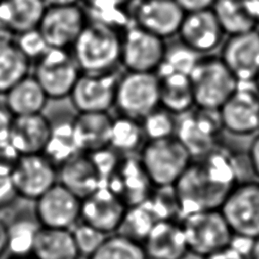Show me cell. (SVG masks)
I'll list each match as a JSON object with an SVG mask.
<instances>
[{
	"instance_id": "obj_44",
	"label": "cell",
	"mask_w": 259,
	"mask_h": 259,
	"mask_svg": "<svg viewBox=\"0 0 259 259\" xmlns=\"http://www.w3.org/2000/svg\"><path fill=\"white\" fill-rule=\"evenodd\" d=\"M14 116L4 104H0V144L8 142Z\"/></svg>"
},
{
	"instance_id": "obj_48",
	"label": "cell",
	"mask_w": 259,
	"mask_h": 259,
	"mask_svg": "<svg viewBox=\"0 0 259 259\" xmlns=\"http://www.w3.org/2000/svg\"><path fill=\"white\" fill-rule=\"evenodd\" d=\"M47 6H59V5H72L80 4L82 0H45Z\"/></svg>"
},
{
	"instance_id": "obj_31",
	"label": "cell",
	"mask_w": 259,
	"mask_h": 259,
	"mask_svg": "<svg viewBox=\"0 0 259 259\" xmlns=\"http://www.w3.org/2000/svg\"><path fill=\"white\" fill-rule=\"evenodd\" d=\"M7 225V251L13 255L31 254L33 242L40 225L34 217L33 210L30 214L20 212L14 215Z\"/></svg>"
},
{
	"instance_id": "obj_47",
	"label": "cell",
	"mask_w": 259,
	"mask_h": 259,
	"mask_svg": "<svg viewBox=\"0 0 259 259\" xmlns=\"http://www.w3.org/2000/svg\"><path fill=\"white\" fill-rule=\"evenodd\" d=\"M245 4L259 24V0H244Z\"/></svg>"
},
{
	"instance_id": "obj_20",
	"label": "cell",
	"mask_w": 259,
	"mask_h": 259,
	"mask_svg": "<svg viewBox=\"0 0 259 259\" xmlns=\"http://www.w3.org/2000/svg\"><path fill=\"white\" fill-rule=\"evenodd\" d=\"M128 206L144 202L154 185L137 155L122 156L115 172L103 183Z\"/></svg>"
},
{
	"instance_id": "obj_32",
	"label": "cell",
	"mask_w": 259,
	"mask_h": 259,
	"mask_svg": "<svg viewBox=\"0 0 259 259\" xmlns=\"http://www.w3.org/2000/svg\"><path fill=\"white\" fill-rule=\"evenodd\" d=\"M42 153L57 167L71 157L82 153L75 139L73 118L60 120L55 123L52 121L51 135Z\"/></svg>"
},
{
	"instance_id": "obj_25",
	"label": "cell",
	"mask_w": 259,
	"mask_h": 259,
	"mask_svg": "<svg viewBox=\"0 0 259 259\" xmlns=\"http://www.w3.org/2000/svg\"><path fill=\"white\" fill-rule=\"evenodd\" d=\"M3 96V104L13 116L41 113L50 100L31 73L15 83Z\"/></svg>"
},
{
	"instance_id": "obj_33",
	"label": "cell",
	"mask_w": 259,
	"mask_h": 259,
	"mask_svg": "<svg viewBox=\"0 0 259 259\" xmlns=\"http://www.w3.org/2000/svg\"><path fill=\"white\" fill-rule=\"evenodd\" d=\"M200 57L199 54L185 46L178 38L175 41H166L164 57L156 74L159 77L169 74L189 76Z\"/></svg>"
},
{
	"instance_id": "obj_4",
	"label": "cell",
	"mask_w": 259,
	"mask_h": 259,
	"mask_svg": "<svg viewBox=\"0 0 259 259\" xmlns=\"http://www.w3.org/2000/svg\"><path fill=\"white\" fill-rule=\"evenodd\" d=\"M196 108L219 110L235 92L239 81L220 56H201L189 75Z\"/></svg>"
},
{
	"instance_id": "obj_39",
	"label": "cell",
	"mask_w": 259,
	"mask_h": 259,
	"mask_svg": "<svg viewBox=\"0 0 259 259\" xmlns=\"http://www.w3.org/2000/svg\"><path fill=\"white\" fill-rule=\"evenodd\" d=\"M13 40L20 52L31 62V64L39 59L50 49L37 27L16 34Z\"/></svg>"
},
{
	"instance_id": "obj_42",
	"label": "cell",
	"mask_w": 259,
	"mask_h": 259,
	"mask_svg": "<svg viewBox=\"0 0 259 259\" xmlns=\"http://www.w3.org/2000/svg\"><path fill=\"white\" fill-rule=\"evenodd\" d=\"M200 259H249L248 253L241 250L234 244L220 249L213 253H210Z\"/></svg>"
},
{
	"instance_id": "obj_45",
	"label": "cell",
	"mask_w": 259,
	"mask_h": 259,
	"mask_svg": "<svg viewBox=\"0 0 259 259\" xmlns=\"http://www.w3.org/2000/svg\"><path fill=\"white\" fill-rule=\"evenodd\" d=\"M175 1L185 11V13L211 8L215 2V0H175Z\"/></svg>"
},
{
	"instance_id": "obj_29",
	"label": "cell",
	"mask_w": 259,
	"mask_h": 259,
	"mask_svg": "<svg viewBox=\"0 0 259 259\" xmlns=\"http://www.w3.org/2000/svg\"><path fill=\"white\" fill-rule=\"evenodd\" d=\"M145 142L146 138L139 119L121 114L112 117L109 147L122 156L137 155Z\"/></svg>"
},
{
	"instance_id": "obj_8",
	"label": "cell",
	"mask_w": 259,
	"mask_h": 259,
	"mask_svg": "<svg viewBox=\"0 0 259 259\" xmlns=\"http://www.w3.org/2000/svg\"><path fill=\"white\" fill-rule=\"evenodd\" d=\"M234 236L259 238V180H242L220 207Z\"/></svg>"
},
{
	"instance_id": "obj_1",
	"label": "cell",
	"mask_w": 259,
	"mask_h": 259,
	"mask_svg": "<svg viewBox=\"0 0 259 259\" xmlns=\"http://www.w3.org/2000/svg\"><path fill=\"white\" fill-rule=\"evenodd\" d=\"M240 172L237 156L221 145L193 160L173 185L180 219L192 212L220 209L230 191L242 181Z\"/></svg>"
},
{
	"instance_id": "obj_6",
	"label": "cell",
	"mask_w": 259,
	"mask_h": 259,
	"mask_svg": "<svg viewBox=\"0 0 259 259\" xmlns=\"http://www.w3.org/2000/svg\"><path fill=\"white\" fill-rule=\"evenodd\" d=\"M160 106V79L154 72H127L119 75L113 108L118 114L141 120Z\"/></svg>"
},
{
	"instance_id": "obj_52",
	"label": "cell",
	"mask_w": 259,
	"mask_h": 259,
	"mask_svg": "<svg viewBox=\"0 0 259 259\" xmlns=\"http://www.w3.org/2000/svg\"><path fill=\"white\" fill-rule=\"evenodd\" d=\"M254 84H255V86H256L257 91L259 92V73L257 74V76H256V78H255V80H254Z\"/></svg>"
},
{
	"instance_id": "obj_28",
	"label": "cell",
	"mask_w": 259,
	"mask_h": 259,
	"mask_svg": "<svg viewBox=\"0 0 259 259\" xmlns=\"http://www.w3.org/2000/svg\"><path fill=\"white\" fill-rule=\"evenodd\" d=\"M226 35L258 29V22L244 0H215L211 7Z\"/></svg>"
},
{
	"instance_id": "obj_23",
	"label": "cell",
	"mask_w": 259,
	"mask_h": 259,
	"mask_svg": "<svg viewBox=\"0 0 259 259\" xmlns=\"http://www.w3.org/2000/svg\"><path fill=\"white\" fill-rule=\"evenodd\" d=\"M58 181L81 199L102 185V180L86 153H79L59 165Z\"/></svg>"
},
{
	"instance_id": "obj_15",
	"label": "cell",
	"mask_w": 259,
	"mask_h": 259,
	"mask_svg": "<svg viewBox=\"0 0 259 259\" xmlns=\"http://www.w3.org/2000/svg\"><path fill=\"white\" fill-rule=\"evenodd\" d=\"M87 22L82 3L48 6L37 28L50 48L71 50Z\"/></svg>"
},
{
	"instance_id": "obj_18",
	"label": "cell",
	"mask_w": 259,
	"mask_h": 259,
	"mask_svg": "<svg viewBox=\"0 0 259 259\" xmlns=\"http://www.w3.org/2000/svg\"><path fill=\"white\" fill-rule=\"evenodd\" d=\"M177 38L200 56L210 55L225 40L223 30L211 8L186 12Z\"/></svg>"
},
{
	"instance_id": "obj_41",
	"label": "cell",
	"mask_w": 259,
	"mask_h": 259,
	"mask_svg": "<svg viewBox=\"0 0 259 259\" xmlns=\"http://www.w3.org/2000/svg\"><path fill=\"white\" fill-rule=\"evenodd\" d=\"M16 197L10 174L0 173V209L9 206Z\"/></svg>"
},
{
	"instance_id": "obj_11",
	"label": "cell",
	"mask_w": 259,
	"mask_h": 259,
	"mask_svg": "<svg viewBox=\"0 0 259 259\" xmlns=\"http://www.w3.org/2000/svg\"><path fill=\"white\" fill-rule=\"evenodd\" d=\"M219 114L223 130L231 135L247 137L259 133V92L254 82H239Z\"/></svg>"
},
{
	"instance_id": "obj_16",
	"label": "cell",
	"mask_w": 259,
	"mask_h": 259,
	"mask_svg": "<svg viewBox=\"0 0 259 259\" xmlns=\"http://www.w3.org/2000/svg\"><path fill=\"white\" fill-rule=\"evenodd\" d=\"M81 200L58 181L33 201L32 210L40 227L71 230L80 222Z\"/></svg>"
},
{
	"instance_id": "obj_12",
	"label": "cell",
	"mask_w": 259,
	"mask_h": 259,
	"mask_svg": "<svg viewBox=\"0 0 259 259\" xmlns=\"http://www.w3.org/2000/svg\"><path fill=\"white\" fill-rule=\"evenodd\" d=\"M119 75L117 70L104 73L82 72L69 96L76 112H109L114 106Z\"/></svg>"
},
{
	"instance_id": "obj_14",
	"label": "cell",
	"mask_w": 259,
	"mask_h": 259,
	"mask_svg": "<svg viewBox=\"0 0 259 259\" xmlns=\"http://www.w3.org/2000/svg\"><path fill=\"white\" fill-rule=\"evenodd\" d=\"M10 177L17 197L34 201L58 182V167L44 153L20 155Z\"/></svg>"
},
{
	"instance_id": "obj_35",
	"label": "cell",
	"mask_w": 259,
	"mask_h": 259,
	"mask_svg": "<svg viewBox=\"0 0 259 259\" xmlns=\"http://www.w3.org/2000/svg\"><path fill=\"white\" fill-rule=\"evenodd\" d=\"M157 222V218L144 201L140 204L127 207L116 233L143 244Z\"/></svg>"
},
{
	"instance_id": "obj_21",
	"label": "cell",
	"mask_w": 259,
	"mask_h": 259,
	"mask_svg": "<svg viewBox=\"0 0 259 259\" xmlns=\"http://www.w3.org/2000/svg\"><path fill=\"white\" fill-rule=\"evenodd\" d=\"M143 246L148 259H184L189 254L180 220L158 221Z\"/></svg>"
},
{
	"instance_id": "obj_10",
	"label": "cell",
	"mask_w": 259,
	"mask_h": 259,
	"mask_svg": "<svg viewBox=\"0 0 259 259\" xmlns=\"http://www.w3.org/2000/svg\"><path fill=\"white\" fill-rule=\"evenodd\" d=\"M196 108V107H195ZM175 137L182 143L193 160L200 159L219 145L223 130L219 110L196 108L177 116Z\"/></svg>"
},
{
	"instance_id": "obj_46",
	"label": "cell",
	"mask_w": 259,
	"mask_h": 259,
	"mask_svg": "<svg viewBox=\"0 0 259 259\" xmlns=\"http://www.w3.org/2000/svg\"><path fill=\"white\" fill-rule=\"evenodd\" d=\"M7 225L6 221L0 217V258L7 252Z\"/></svg>"
},
{
	"instance_id": "obj_2",
	"label": "cell",
	"mask_w": 259,
	"mask_h": 259,
	"mask_svg": "<svg viewBox=\"0 0 259 259\" xmlns=\"http://www.w3.org/2000/svg\"><path fill=\"white\" fill-rule=\"evenodd\" d=\"M121 30L88 20L71 52L83 73H104L120 66Z\"/></svg>"
},
{
	"instance_id": "obj_40",
	"label": "cell",
	"mask_w": 259,
	"mask_h": 259,
	"mask_svg": "<svg viewBox=\"0 0 259 259\" xmlns=\"http://www.w3.org/2000/svg\"><path fill=\"white\" fill-rule=\"evenodd\" d=\"M86 154L89 155L97 173L102 180V184L115 172L122 157V155L117 153L109 146Z\"/></svg>"
},
{
	"instance_id": "obj_43",
	"label": "cell",
	"mask_w": 259,
	"mask_h": 259,
	"mask_svg": "<svg viewBox=\"0 0 259 259\" xmlns=\"http://www.w3.org/2000/svg\"><path fill=\"white\" fill-rule=\"evenodd\" d=\"M247 162L254 176L259 180V134L255 136L247 151Z\"/></svg>"
},
{
	"instance_id": "obj_49",
	"label": "cell",
	"mask_w": 259,
	"mask_h": 259,
	"mask_svg": "<svg viewBox=\"0 0 259 259\" xmlns=\"http://www.w3.org/2000/svg\"><path fill=\"white\" fill-rule=\"evenodd\" d=\"M249 259H259V238L252 241L249 253H248Z\"/></svg>"
},
{
	"instance_id": "obj_19",
	"label": "cell",
	"mask_w": 259,
	"mask_h": 259,
	"mask_svg": "<svg viewBox=\"0 0 259 259\" xmlns=\"http://www.w3.org/2000/svg\"><path fill=\"white\" fill-rule=\"evenodd\" d=\"M220 58L239 82H254L259 73V29L228 35Z\"/></svg>"
},
{
	"instance_id": "obj_26",
	"label": "cell",
	"mask_w": 259,
	"mask_h": 259,
	"mask_svg": "<svg viewBox=\"0 0 259 259\" xmlns=\"http://www.w3.org/2000/svg\"><path fill=\"white\" fill-rule=\"evenodd\" d=\"M31 254L37 259H78L80 256L70 229L40 227Z\"/></svg>"
},
{
	"instance_id": "obj_27",
	"label": "cell",
	"mask_w": 259,
	"mask_h": 259,
	"mask_svg": "<svg viewBox=\"0 0 259 259\" xmlns=\"http://www.w3.org/2000/svg\"><path fill=\"white\" fill-rule=\"evenodd\" d=\"M159 77V76H158ZM160 79V106L179 116L195 107L189 76L169 74Z\"/></svg>"
},
{
	"instance_id": "obj_53",
	"label": "cell",
	"mask_w": 259,
	"mask_h": 259,
	"mask_svg": "<svg viewBox=\"0 0 259 259\" xmlns=\"http://www.w3.org/2000/svg\"><path fill=\"white\" fill-rule=\"evenodd\" d=\"M78 259H86V258H85V257H79Z\"/></svg>"
},
{
	"instance_id": "obj_7",
	"label": "cell",
	"mask_w": 259,
	"mask_h": 259,
	"mask_svg": "<svg viewBox=\"0 0 259 259\" xmlns=\"http://www.w3.org/2000/svg\"><path fill=\"white\" fill-rule=\"evenodd\" d=\"M31 74L49 99L60 100L70 93L81 75V70L70 49L50 48L32 63Z\"/></svg>"
},
{
	"instance_id": "obj_24",
	"label": "cell",
	"mask_w": 259,
	"mask_h": 259,
	"mask_svg": "<svg viewBox=\"0 0 259 259\" xmlns=\"http://www.w3.org/2000/svg\"><path fill=\"white\" fill-rule=\"evenodd\" d=\"M112 117L109 112H84L73 117L75 139L82 153L109 146Z\"/></svg>"
},
{
	"instance_id": "obj_38",
	"label": "cell",
	"mask_w": 259,
	"mask_h": 259,
	"mask_svg": "<svg viewBox=\"0 0 259 259\" xmlns=\"http://www.w3.org/2000/svg\"><path fill=\"white\" fill-rule=\"evenodd\" d=\"M71 232L80 256L85 258L90 256L107 236L96 228L81 221L71 229Z\"/></svg>"
},
{
	"instance_id": "obj_36",
	"label": "cell",
	"mask_w": 259,
	"mask_h": 259,
	"mask_svg": "<svg viewBox=\"0 0 259 259\" xmlns=\"http://www.w3.org/2000/svg\"><path fill=\"white\" fill-rule=\"evenodd\" d=\"M146 141L161 140L175 136L177 116L158 106L141 120Z\"/></svg>"
},
{
	"instance_id": "obj_34",
	"label": "cell",
	"mask_w": 259,
	"mask_h": 259,
	"mask_svg": "<svg viewBox=\"0 0 259 259\" xmlns=\"http://www.w3.org/2000/svg\"><path fill=\"white\" fill-rule=\"evenodd\" d=\"M86 259H148L142 243L119 233L107 235Z\"/></svg>"
},
{
	"instance_id": "obj_22",
	"label": "cell",
	"mask_w": 259,
	"mask_h": 259,
	"mask_svg": "<svg viewBox=\"0 0 259 259\" xmlns=\"http://www.w3.org/2000/svg\"><path fill=\"white\" fill-rule=\"evenodd\" d=\"M52 130V121L42 112L14 116L8 142L19 155L42 153Z\"/></svg>"
},
{
	"instance_id": "obj_13",
	"label": "cell",
	"mask_w": 259,
	"mask_h": 259,
	"mask_svg": "<svg viewBox=\"0 0 259 259\" xmlns=\"http://www.w3.org/2000/svg\"><path fill=\"white\" fill-rule=\"evenodd\" d=\"M128 11L132 23L164 40L177 35L185 15L175 0H131Z\"/></svg>"
},
{
	"instance_id": "obj_9",
	"label": "cell",
	"mask_w": 259,
	"mask_h": 259,
	"mask_svg": "<svg viewBox=\"0 0 259 259\" xmlns=\"http://www.w3.org/2000/svg\"><path fill=\"white\" fill-rule=\"evenodd\" d=\"M163 38L132 23L121 31L120 66L127 72L158 70L166 49Z\"/></svg>"
},
{
	"instance_id": "obj_3",
	"label": "cell",
	"mask_w": 259,
	"mask_h": 259,
	"mask_svg": "<svg viewBox=\"0 0 259 259\" xmlns=\"http://www.w3.org/2000/svg\"><path fill=\"white\" fill-rule=\"evenodd\" d=\"M138 157L154 187L173 186L193 161L175 136L146 141Z\"/></svg>"
},
{
	"instance_id": "obj_50",
	"label": "cell",
	"mask_w": 259,
	"mask_h": 259,
	"mask_svg": "<svg viewBox=\"0 0 259 259\" xmlns=\"http://www.w3.org/2000/svg\"><path fill=\"white\" fill-rule=\"evenodd\" d=\"M6 259H37L32 254H24V255H13L10 254Z\"/></svg>"
},
{
	"instance_id": "obj_30",
	"label": "cell",
	"mask_w": 259,
	"mask_h": 259,
	"mask_svg": "<svg viewBox=\"0 0 259 259\" xmlns=\"http://www.w3.org/2000/svg\"><path fill=\"white\" fill-rule=\"evenodd\" d=\"M31 62L20 52L14 40L0 41V95L30 73Z\"/></svg>"
},
{
	"instance_id": "obj_37",
	"label": "cell",
	"mask_w": 259,
	"mask_h": 259,
	"mask_svg": "<svg viewBox=\"0 0 259 259\" xmlns=\"http://www.w3.org/2000/svg\"><path fill=\"white\" fill-rule=\"evenodd\" d=\"M145 202L158 221L180 220L179 205L173 186L154 187Z\"/></svg>"
},
{
	"instance_id": "obj_17",
	"label": "cell",
	"mask_w": 259,
	"mask_h": 259,
	"mask_svg": "<svg viewBox=\"0 0 259 259\" xmlns=\"http://www.w3.org/2000/svg\"><path fill=\"white\" fill-rule=\"evenodd\" d=\"M126 209L122 199L102 184L81 200L80 221L110 235L117 232Z\"/></svg>"
},
{
	"instance_id": "obj_5",
	"label": "cell",
	"mask_w": 259,
	"mask_h": 259,
	"mask_svg": "<svg viewBox=\"0 0 259 259\" xmlns=\"http://www.w3.org/2000/svg\"><path fill=\"white\" fill-rule=\"evenodd\" d=\"M189 254L202 258L229 246L234 234L220 209L186 214L180 219Z\"/></svg>"
},
{
	"instance_id": "obj_51",
	"label": "cell",
	"mask_w": 259,
	"mask_h": 259,
	"mask_svg": "<svg viewBox=\"0 0 259 259\" xmlns=\"http://www.w3.org/2000/svg\"><path fill=\"white\" fill-rule=\"evenodd\" d=\"M96 1H118V2H128V1H131V0H82V4L91 3V2H96Z\"/></svg>"
}]
</instances>
